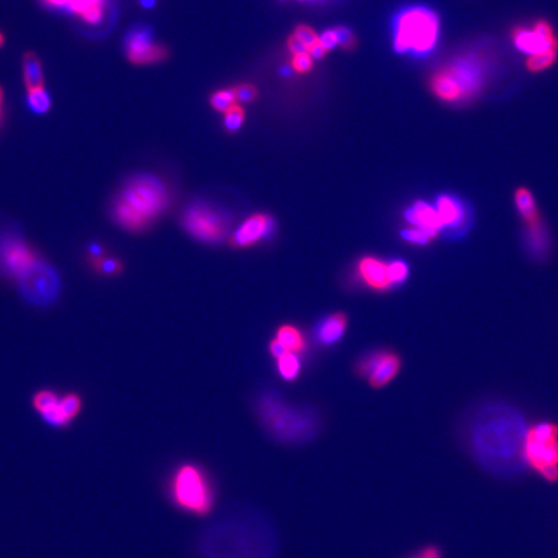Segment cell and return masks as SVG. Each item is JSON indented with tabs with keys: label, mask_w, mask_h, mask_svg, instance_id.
Listing matches in <instances>:
<instances>
[{
	"label": "cell",
	"mask_w": 558,
	"mask_h": 558,
	"mask_svg": "<svg viewBox=\"0 0 558 558\" xmlns=\"http://www.w3.org/2000/svg\"><path fill=\"white\" fill-rule=\"evenodd\" d=\"M527 428L512 407L493 405L477 412L468 431L469 446L477 462L496 474H516L526 465Z\"/></svg>",
	"instance_id": "1"
},
{
	"label": "cell",
	"mask_w": 558,
	"mask_h": 558,
	"mask_svg": "<svg viewBox=\"0 0 558 558\" xmlns=\"http://www.w3.org/2000/svg\"><path fill=\"white\" fill-rule=\"evenodd\" d=\"M171 194L163 180L141 173L131 177L113 199V221L129 233H141L170 207Z\"/></svg>",
	"instance_id": "2"
},
{
	"label": "cell",
	"mask_w": 558,
	"mask_h": 558,
	"mask_svg": "<svg viewBox=\"0 0 558 558\" xmlns=\"http://www.w3.org/2000/svg\"><path fill=\"white\" fill-rule=\"evenodd\" d=\"M167 500L177 511L193 517H205L217 503V483L203 464L184 460L167 474L165 482Z\"/></svg>",
	"instance_id": "3"
},
{
	"label": "cell",
	"mask_w": 558,
	"mask_h": 558,
	"mask_svg": "<svg viewBox=\"0 0 558 558\" xmlns=\"http://www.w3.org/2000/svg\"><path fill=\"white\" fill-rule=\"evenodd\" d=\"M256 414L267 434L286 446H303L321 431L317 411L288 405L277 394H262L256 402Z\"/></svg>",
	"instance_id": "4"
},
{
	"label": "cell",
	"mask_w": 558,
	"mask_h": 558,
	"mask_svg": "<svg viewBox=\"0 0 558 558\" xmlns=\"http://www.w3.org/2000/svg\"><path fill=\"white\" fill-rule=\"evenodd\" d=\"M440 37V17L426 7L402 11L394 21V49L423 56L432 52Z\"/></svg>",
	"instance_id": "5"
},
{
	"label": "cell",
	"mask_w": 558,
	"mask_h": 558,
	"mask_svg": "<svg viewBox=\"0 0 558 558\" xmlns=\"http://www.w3.org/2000/svg\"><path fill=\"white\" fill-rule=\"evenodd\" d=\"M525 462L548 480L558 477V428L550 423L528 429L525 443Z\"/></svg>",
	"instance_id": "6"
},
{
	"label": "cell",
	"mask_w": 558,
	"mask_h": 558,
	"mask_svg": "<svg viewBox=\"0 0 558 558\" xmlns=\"http://www.w3.org/2000/svg\"><path fill=\"white\" fill-rule=\"evenodd\" d=\"M182 227L189 236L203 243L216 244L228 236L229 217L216 207L196 202L182 215Z\"/></svg>",
	"instance_id": "7"
},
{
	"label": "cell",
	"mask_w": 558,
	"mask_h": 558,
	"mask_svg": "<svg viewBox=\"0 0 558 558\" xmlns=\"http://www.w3.org/2000/svg\"><path fill=\"white\" fill-rule=\"evenodd\" d=\"M23 298L35 307L51 305L61 290V281L52 265L40 258L16 281Z\"/></svg>",
	"instance_id": "8"
},
{
	"label": "cell",
	"mask_w": 558,
	"mask_h": 558,
	"mask_svg": "<svg viewBox=\"0 0 558 558\" xmlns=\"http://www.w3.org/2000/svg\"><path fill=\"white\" fill-rule=\"evenodd\" d=\"M39 259L32 246L18 234L12 232L0 234V274L3 277L16 282Z\"/></svg>",
	"instance_id": "9"
},
{
	"label": "cell",
	"mask_w": 558,
	"mask_h": 558,
	"mask_svg": "<svg viewBox=\"0 0 558 558\" xmlns=\"http://www.w3.org/2000/svg\"><path fill=\"white\" fill-rule=\"evenodd\" d=\"M127 58L134 65L159 63L167 57V49L154 40L146 26H134L125 39Z\"/></svg>",
	"instance_id": "10"
},
{
	"label": "cell",
	"mask_w": 558,
	"mask_h": 558,
	"mask_svg": "<svg viewBox=\"0 0 558 558\" xmlns=\"http://www.w3.org/2000/svg\"><path fill=\"white\" fill-rule=\"evenodd\" d=\"M401 369V358L391 352H376L358 362L355 371L369 380V386L379 389L389 384Z\"/></svg>",
	"instance_id": "11"
},
{
	"label": "cell",
	"mask_w": 558,
	"mask_h": 558,
	"mask_svg": "<svg viewBox=\"0 0 558 558\" xmlns=\"http://www.w3.org/2000/svg\"><path fill=\"white\" fill-rule=\"evenodd\" d=\"M512 40L519 51L530 56L558 49L557 37L550 23L543 20L536 21L531 27H516L512 32Z\"/></svg>",
	"instance_id": "12"
},
{
	"label": "cell",
	"mask_w": 558,
	"mask_h": 558,
	"mask_svg": "<svg viewBox=\"0 0 558 558\" xmlns=\"http://www.w3.org/2000/svg\"><path fill=\"white\" fill-rule=\"evenodd\" d=\"M442 69L455 80L463 94L464 100L476 95L483 84L482 63L474 57H463Z\"/></svg>",
	"instance_id": "13"
},
{
	"label": "cell",
	"mask_w": 558,
	"mask_h": 558,
	"mask_svg": "<svg viewBox=\"0 0 558 558\" xmlns=\"http://www.w3.org/2000/svg\"><path fill=\"white\" fill-rule=\"evenodd\" d=\"M275 222L272 216L265 213L252 215L242 222L232 236V246L236 248H246L258 243L261 239H267L273 234Z\"/></svg>",
	"instance_id": "14"
},
{
	"label": "cell",
	"mask_w": 558,
	"mask_h": 558,
	"mask_svg": "<svg viewBox=\"0 0 558 558\" xmlns=\"http://www.w3.org/2000/svg\"><path fill=\"white\" fill-rule=\"evenodd\" d=\"M32 407L39 414L42 420L52 428L65 429L72 423L63 409L61 395L51 389H43L34 394Z\"/></svg>",
	"instance_id": "15"
},
{
	"label": "cell",
	"mask_w": 558,
	"mask_h": 558,
	"mask_svg": "<svg viewBox=\"0 0 558 558\" xmlns=\"http://www.w3.org/2000/svg\"><path fill=\"white\" fill-rule=\"evenodd\" d=\"M405 216L406 220L410 221V224L414 228L423 230L432 239L438 234L440 229L443 228L438 213L436 211V207H432L421 201H417L411 205L405 213Z\"/></svg>",
	"instance_id": "16"
},
{
	"label": "cell",
	"mask_w": 558,
	"mask_h": 558,
	"mask_svg": "<svg viewBox=\"0 0 558 558\" xmlns=\"http://www.w3.org/2000/svg\"><path fill=\"white\" fill-rule=\"evenodd\" d=\"M357 269L362 281L374 290L384 291L393 286L388 273V264L381 260L371 256L363 258L360 260Z\"/></svg>",
	"instance_id": "17"
},
{
	"label": "cell",
	"mask_w": 558,
	"mask_h": 558,
	"mask_svg": "<svg viewBox=\"0 0 558 558\" xmlns=\"http://www.w3.org/2000/svg\"><path fill=\"white\" fill-rule=\"evenodd\" d=\"M436 211L438 213L443 228L457 229L463 227L465 221V210L464 205L456 198L440 196L437 199Z\"/></svg>",
	"instance_id": "18"
},
{
	"label": "cell",
	"mask_w": 558,
	"mask_h": 558,
	"mask_svg": "<svg viewBox=\"0 0 558 558\" xmlns=\"http://www.w3.org/2000/svg\"><path fill=\"white\" fill-rule=\"evenodd\" d=\"M346 326H348V318L344 313L338 312L335 315H330L326 319H323L318 327L317 331L318 340L326 345L335 344L344 335Z\"/></svg>",
	"instance_id": "19"
},
{
	"label": "cell",
	"mask_w": 558,
	"mask_h": 558,
	"mask_svg": "<svg viewBox=\"0 0 558 558\" xmlns=\"http://www.w3.org/2000/svg\"><path fill=\"white\" fill-rule=\"evenodd\" d=\"M65 9L88 24H96L103 18L105 0H66Z\"/></svg>",
	"instance_id": "20"
},
{
	"label": "cell",
	"mask_w": 558,
	"mask_h": 558,
	"mask_svg": "<svg viewBox=\"0 0 558 558\" xmlns=\"http://www.w3.org/2000/svg\"><path fill=\"white\" fill-rule=\"evenodd\" d=\"M24 80L27 91L43 87V68L38 56L27 52L24 56Z\"/></svg>",
	"instance_id": "21"
},
{
	"label": "cell",
	"mask_w": 558,
	"mask_h": 558,
	"mask_svg": "<svg viewBox=\"0 0 558 558\" xmlns=\"http://www.w3.org/2000/svg\"><path fill=\"white\" fill-rule=\"evenodd\" d=\"M275 338L284 346L287 352L300 353L301 350H304L305 340L303 338V334L298 327L292 324L281 326L277 331Z\"/></svg>",
	"instance_id": "22"
},
{
	"label": "cell",
	"mask_w": 558,
	"mask_h": 558,
	"mask_svg": "<svg viewBox=\"0 0 558 558\" xmlns=\"http://www.w3.org/2000/svg\"><path fill=\"white\" fill-rule=\"evenodd\" d=\"M514 202L519 215L527 224H534L539 221V213L536 210L534 197L530 190L526 188H519L514 194Z\"/></svg>",
	"instance_id": "23"
},
{
	"label": "cell",
	"mask_w": 558,
	"mask_h": 558,
	"mask_svg": "<svg viewBox=\"0 0 558 558\" xmlns=\"http://www.w3.org/2000/svg\"><path fill=\"white\" fill-rule=\"evenodd\" d=\"M527 241L528 248L534 252L535 256H542L548 250V234L540 220L534 224H527Z\"/></svg>",
	"instance_id": "24"
},
{
	"label": "cell",
	"mask_w": 558,
	"mask_h": 558,
	"mask_svg": "<svg viewBox=\"0 0 558 558\" xmlns=\"http://www.w3.org/2000/svg\"><path fill=\"white\" fill-rule=\"evenodd\" d=\"M277 367L281 378L286 381H293L299 376L300 360L296 353L287 352L277 360Z\"/></svg>",
	"instance_id": "25"
},
{
	"label": "cell",
	"mask_w": 558,
	"mask_h": 558,
	"mask_svg": "<svg viewBox=\"0 0 558 558\" xmlns=\"http://www.w3.org/2000/svg\"><path fill=\"white\" fill-rule=\"evenodd\" d=\"M27 92V103L35 114H44L51 109V99L43 87Z\"/></svg>",
	"instance_id": "26"
},
{
	"label": "cell",
	"mask_w": 558,
	"mask_h": 558,
	"mask_svg": "<svg viewBox=\"0 0 558 558\" xmlns=\"http://www.w3.org/2000/svg\"><path fill=\"white\" fill-rule=\"evenodd\" d=\"M558 49H548L540 53H535L527 58V69L530 71L545 70L552 66L557 58Z\"/></svg>",
	"instance_id": "27"
},
{
	"label": "cell",
	"mask_w": 558,
	"mask_h": 558,
	"mask_svg": "<svg viewBox=\"0 0 558 558\" xmlns=\"http://www.w3.org/2000/svg\"><path fill=\"white\" fill-rule=\"evenodd\" d=\"M236 88L216 92L211 97V103H213V108L216 110L222 111V113H227L229 109H232L236 105Z\"/></svg>",
	"instance_id": "28"
},
{
	"label": "cell",
	"mask_w": 558,
	"mask_h": 558,
	"mask_svg": "<svg viewBox=\"0 0 558 558\" xmlns=\"http://www.w3.org/2000/svg\"><path fill=\"white\" fill-rule=\"evenodd\" d=\"M92 264H94L96 272H99L100 274L106 275V277L119 274L123 270V265L118 259L106 256V255Z\"/></svg>",
	"instance_id": "29"
},
{
	"label": "cell",
	"mask_w": 558,
	"mask_h": 558,
	"mask_svg": "<svg viewBox=\"0 0 558 558\" xmlns=\"http://www.w3.org/2000/svg\"><path fill=\"white\" fill-rule=\"evenodd\" d=\"M388 273H389V278L394 286V284H402L407 278L409 267L405 261L394 260L388 264Z\"/></svg>",
	"instance_id": "30"
},
{
	"label": "cell",
	"mask_w": 558,
	"mask_h": 558,
	"mask_svg": "<svg viewBox=\"0 0 558 558\" xmlns=\"http://www.w3.org/2000/svg\"><path fill=\"white\" fill-rule=\"evenodd\" d=\"M244 113L241 106L234 105L232 109H229L225 113V127L229 131L234 132L236 129H239L242 123H243Z\"/></svg>",
	"instance_id": "31"
},
{
	"label": "cell",
	"mask_w": 558,
	"mask_h": 558,
	"mask_svg": "<svg viewBox=\"0 0 558 558\" xmlns=\"http://www.w3.org/2000/svg\"><path fill=\"white\" fill-rule=\"evenodd\" d=\"M402 238L410 243L426 244L432 238L424 233L423 230L417 228L405 229L402 232Z\"/></svg>",
	"instance_id": "32"
},
{
	"label": "cell",
	"mask_w": 558,
	"mask_h": 558,
	"mask_svg": "<svg viewBox=\"0 0 558 558\" xmlns=\"http://www.w3.org/2000/svg\"><path fill=\"white\" fill-rule=\"evenodd\" d=\"M334 32L336 34L338 46H341L345 49H352L354 47L355 39H354L353 32H350L349 29H346L344 26H340V27L334 29Z\"/></svg>",
	"instance_id": "33"
},
{
	"label": "cell",
	"mask_w": 558,
	"mask_h": 558,
	"mask_svg": "<svg viewBox=\"0 0 558 558\" xmlns=\"http://www.w3.org/2000/svg\"><path fill=\"white\" fill-rule=\"evenodd\" d=\"M295 35H296L307 48H312L318 43V37H317V34H315L310 27L304 26V25H303V26H299V27L296 29Z\"/></svg>",
	"instance_id": "34"
},
{
	"label": "cell",
	"mask_w": 558,
	"mask_h": 558,
	"mask_svg": "<svg viewBox=\"0 0 558 558\" xmlns=\"http://www.w3.org/2000/svg\"><path fill=\"white\" fill-rule=\"evenodd\" d=\"M313 66V61H312V56L307 53H301V55H296L292 60V68L298 72H307L310 70Z\"/></svg>",
	"instance_id": "35"
},
{
	"label": "cell",
	"mask_w": 558,
	"mask_h": 558,
	"mask_svg": "<svg viewBox=\"0 0 558 558\" xmlns=\"http://www.w3.org/2000/svg\"><path fill=\"white\" fill-rule=\"evenodd\" d=\"M238 103H250L256 97V89L252 86H241L236 88Z\"/></svg>",
	"instance_id": "36"
},
{
	"label": "cell",
	"mask_w": 558,
	"mask_h": 558,
	"mask_svg": "<svg viewBox=\"0 0 558 558\" xmlns=\"http://www.w3.org/2000/svg\"><path fill=\"white\" fill-rule=\"evenodd\" d=\"M318 43L326 49V52L330 51L332 48L336 47L338 46V39H336V34L334 32V29L332 30H326V32H323L322 35L318 38Z\"/></svg>",
	"instance_id": "37"
},
{
	"label": "cell",
	"mask_w": 558,
	"mask_h": 558,
	"mask_svg": "<svg viewBox=\"0 0 558 558\" xmlns=\"http://www.w3.org/2000/svg\"><path fill=\"white\" fill-rule=\"evenodd\" d=\"M288 48L293 55H301V53H307L309 48L301 42V40L293 34L291 38L288 39Z\"/></svg>",
	"instance_id": "38"
},
{
	"label": "cell",
	"mask_w": 558,
	"mask_h": 558,
	"mask_svg": "<svg viewBox=\"0 0 558 558\" xmlns=\"http://www.w3.org/2000/svg\"><path fill=\"white\" fill-rule=\"evenodd\" d=\"M270 353H272V355H273L274 358L278 360V358L282 357L284 353H287V350L284 349V346L282 345L277 338H274V340H272V343H270Z\"/></svg>",
	"instance_id": "39"
},
{
	"label": "cell",
	"mask_w": 558,
	"mask_h": 558,
	"mask_svg": "<svg viewBox=\"0 0 558 558\" xmlns=\"http://www.w3.org/2000/svg\"><path fill=\"white\" fill-rule=\"evenodd\" d=\"M88 251H89V259L92 260V262H95L97 260H100L105 256L103 247L99 246V244H91V247H89Z\"/></svg>",
	"instance_id": "40"
},
{
	"label": "cell",
	"mask_w": 558,
	"mask_h": 558,
	"mask_svg": "<svg viewBox=\"0 0 558 558\" xmlns=\"http://www.w3.org/2000/svg\"><path fill=\"white\" fill-rule=\"evenodd\" d=\"M411 558H440V554L438 550H436V548H425Z\"/></svg>",
	"instance_id": "41"
},
{
	"label": "cell",
	"mask_w": 558,
	"mask_h": 558,
	"mask_svg": "<svg viewBox=\"0 0 558 558\" xmlns=\"http://www.w3.org/2000/svg\"><path fill=\"white\" fill-rule=\"evenodd\" d=\"M324 53H326V49L319 43H317L313 47L309 48V55L312 56L313 58H321V57L324 56Z\"/></svg>",
	"instance_id": "42"
},
{
	"label": "cell",
	"mask_w": 558,
	"mask_h": 558,
	"mask_svg": "<svg viewBox=\"0 0 558 558\" xmlns=\"http://www.w3.org/2000/svg\"><path fill=\"white\" fill-rule=\"evenodd\" d=\"M292 66L290 65H284V66H281V69H279V72H281V75L284 77V78H290L292 75Z\"/></svg>",
	"instance_id": "43"
},
{
	"label": "cell",
	"mask_w": 558,
	"mask_h": 558,
	"mask_svg": "<svg viewBox=\"0 0 558 558\" xmlns=\"http://www.w3.org/2000/svg\"><path fill=\"white\" fill-rule=\"evenodd\" d=\"M141 4L145 8H151L156 4V0H141Z\"/></svg>",
	"instance_id": "44"
},
{
	"label": "cell",
	"mask_w": 558,
	"mask_h": 558,
	"mask_svg": "<svg viewBox=\"0 0 558 558\" xmlns=\"http://www.w3.org/2000/svg\"><path fill=\"white\" fill-rule=\"evenodd\" d=\"M1 106H3V91L0 88V117H1Z\"/></svg>",
	"instance_id": "45"
},
{
	"label": "cell",
	"mask_w": 558,
	"mask_h": 558,
	"mask_svg": "<svg viewBox=\"0 0 558 558\" xmlns=\"http://www.w3.org/2000/svg\"><path fill=\"white\" fill-rule=\"evenodd\" d=\"M4 44V35L0 32V48Z\"/></svg>",
	"instance_id": "46"
}]
</instances>
